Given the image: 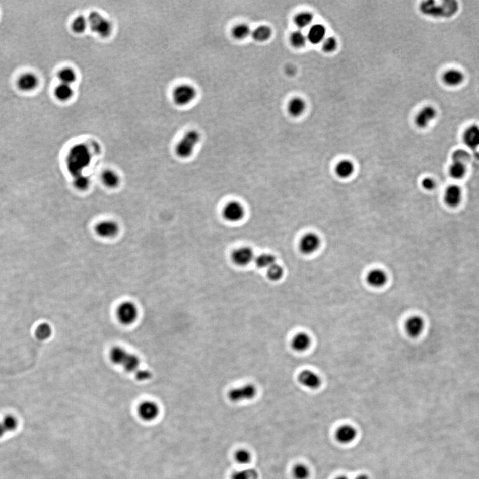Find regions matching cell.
I'll list each match as a JSON object with an SVG mask.
<instances>
[{
  "label": "cell",
  "instance_id": "8d00e7d4",
  "mask_svg": "<svg viewBox=\"0 0 479 479\" xmlns=\"http://www.w3.org/2000/svg\"><path fill=\"white\" fill-rule=\"evenodd\" d=\"M292 475L295 479H308L310 476V468L304 464H298L292 469Z\"/></svg>",
  "mask_w": 479,
  "mask_h": 479
},
{
  "label": "cell",
  "instance_id": "52a82bcc",
  "mask_svg": "<svg viewBox=\"0 0 479 479\" xmlns=\"http://www.w3.org/2000/svg\"><path fill=\"white\" fill-rule=\"evenodd\" d=\"M321 240L316 234L308 233L302 236L299 243L300 252L303 254H314L320 247Z\"/></svg>",
  "mask_w": 479,
  "mask_h": 479
},
{
  "label": "cell",
  "instance_id": "8fae6325",
  "mask_svg": "<svg viewBox=\"0 0 479 479\" xmlns=\"http://www.w3.org/2000/svg\"><path fill=\"white\" fill-rule=\"evenodd\" d=\"M425 323L422 317L414 316L406 321L405 329L406 333L410 337L417 338L420 336L424 331Z\"/></svg>",
  "mask_w": 479,
  "mask_h": 479
},
{
  "label": "cell",
  "instance_id": "cb8c5ba5",
  "mask_svg": "<svg viewBox=\"0 0 479 479\" xmlns=\"http://www.w3.org/2000/svg\"><path fill=\"white\" fill-rule=\"evenodd\" d=\"M355 167L349 160H343L339 162L335 167L336 175L341 178H348L353 175Z\"/></svg>",
  "mask_w": 479,
  "mask_h": 479
},
{
  "label": "cell",
  "instance_id": "ee69618b",
  "mask_svg": "<svg viewBox=\"0 0 479 479\" xmlns=\"http://www.w3.org/2000/svg\"><path fill=\"white\" fill-rule=\"evenodd\" d=\"M74 181L75 186H76V188H78V189L85 190L88 187L89 184L88 178L84 177V176L76 177V180H74Z\"/></svg>",
  "mask_w": 479,
  "mask_h": 479
},
{
  "label": "cell",
  "instance_id": "7dc6e473",
  "mask_svg": "<svg viewBox=\"0 0 479 479\" xmlns=\"http://www.w3.org/2000/svg\"><path fill=\"white\" fill-rule=\"evenodd\" d=\"M6 433V431L5 429H4L3 424H2V422H0V438H1V437L3 436V435L5 434Z\"/></svg>",
  "mask_w": 479,
  "mask_h": 479
},
{
  "label": "cell",
  "instance_id": "4dcf8cb0",
  "mask_svg": "<svg viewBox=\"0 0 479 479\" xmlns=\"http://www.w3.org/2000/svg\"><path fill=\"white\" fill-rule=\"evenodd\" d=\"M290 40L292 46L300 49L306 45L308 38L301 30H296L292 33Z\"/></svg>",
  "mask_w": 479,
  "mask_h": 479
},
{
  "label": "cell",
  "instance_id": "d6986e66",
  "mask_svg": "<svg viewBox=\"0 0 479 479\" xmlns=\"http://www.w3.org/2000/svg\"><path fill=\"white\" fill-rule=\"evenodd\" d=\"M326 34V28L322 24H316L310 27L307 38L312 44L316 45L323 42Z\"/></svg>",
  "mask_w": 479,
  "mask_h": 479
},
{
  "label": "cell",
  "instance_id": "74e56055",
  "mask_svg": "<svg viewBox=\"0 0 479 479\" xmlns=\"http://www.w3.org/2000/svg\"><path fill=\"white\" fill-rule=\"evenodd\" d=\"M284 275L283 267L279 264H273L267 269V276L269 280L272 281H278L283 278Z\"/></svg>",
  "mask_w": 479,
  "mask_h": 479
},
{
  "label": "cell",
  "instance_id": "e575fe53",
  "mask_svg": "<svg viewBox=\"0 0 479 479\" xmlns=\"http://www.w3.org/2000/svg\"><path fill=\"white\" fill-rule=\"evenodd\" d=\"M58 77L61 84L70 85V86H71V84L77 80L76 73L71 68H65L62 70L58 74Z\"/></svg>",
  "mask_w": 479,
  "mask_h": 479
},
{
  "label": "cell",
  "instance_id": "836d02e7",
  "mask_svg": "<svg viewBox=\"0 0 479 479\" xmlns=\"http://www.w3.org/2000/svg\"><path fill=\"white\" fill-rule=\"evenodd\" d=\"M102 180L103 183L109 188L117 187L119 183V176L115 172L110 170H107L103 173Z\"/></svg>",
  "mask_w": 479,
  "mask_h": 479
},
{
  "label": "cell",
  "instance_id": "7bdbcfd3",
  "mask_svg": "<svg viewBox=\"0 0 479 479\" xmlns=\"http://www.w3.org/2000/svg\"><path fill=\"white\" fill-rule=\"evenodd\" d=\"M2 424L6 432H10L15 430L18 427V421L15 417L12 416H7L2 420Z\"/></svg>",
  "mask_w": 479,
  "mask_h": 479
},
{
  "label": "cell",
  "instance_id": "681fc988",
  "mask_svg": "<svg viewBox=\"0 0 479 479\" xmlns=\"http://www.w3.org/2000/svg\"><path fill=\"white\" fill-rule=\"evenodd\" d=\"M335 479H349V478H348L347 476H338V477Z\"/></svg>",
  "mask_w": 479,
  "mask_h": 479
},
{
  "label": "cell",
  "instance_id": "6da1fadb",
  "mask_svg": "<svg viewBox=\"0 0 479 479\" xmlns=\"http://www.w3.org/2000/svg\"><path fill=\"white\" fill-rule=\"evenodd\" d=\"M91 152L86 145L78 144L73 147L68 154L67 167L75 177L83 176L82 172L90 163Z\"/></svg>",
  "mask_w": 479,
  "mask_h": 479
},
{
  "label": "cell",
  "instance_id": "ab89813d",
  "mask_svg": "<svg viewBox=\"0 0 479 479\" xmlns=\"http://www.w3.org/2000/svg\"><path fill=\"white\" fill-rule=\"evenodd\" d=\"M235 461L240 464H248L252 461V455L246 449H240L234 455Z\"/></svg>",
  "mask_w": 479,
  "mask_h": 479
},
{
  "label": "cell",
  "instance_id": "5b68a950",
  "mask_svg": "<svg viewBox=\"0 0 479 479\" xmlns=\"http://www.w3.org/2000/svg\"><path fill=\"white\" fill-rule=\"evenodd\" d=\"M256 387L252 384H246L232 388L228 393V397L233 403L250 401L256 397Z\"/></svg>",
  "mask_w": 479,
  "mask_h": 479
},
{
  "label": "cell",
  "instance_id": "f35d334b",
  "mask_svg": "<svg viewBox=\"0 0 479 479\" xmlns=\"http://www.w3.org/2000/svg\"><path fill=\"white\" fill-rule=\"evenodd\" d=\"M88 25V20L86 18L82 16H79L73 22L72 30L76 34H82L86 31Z\"/></svg>",
  "mask_w": 479,
  "mask_h": 479
},
{
  "label": "cell",
  "instance_id": "60d3db41",
  "mask_svg": "<svg viewBox=\"0 0 479 479\" xmlns=\"http://www.w3.org/2000/svg\"><path fill=\"white\" fill-rule=\"evenodd\" d=\"M258 474L254 469H246L234 472L232 479H258Z\"/></svg>",
  "mask_w": 479,
  "mask_h": 479
},
{
  "label": "cell",
  "instance_id": "44dd1931",
  "mask_svg": "<svg viewBox=\"0 0 479 479\" xmlns=\"http://www.w3.org/2000/svg\"><path fill=\"white\" fill-rule=\"evenodd\" d=\"M464 76L460 70L451 69L445 72L443 76L444 83L450 87H457L464 82Z\"/></svg>",
  "mask_w": 479,
  "mask_h": 479
},
{
  "label": "cell",
  "instance_id": "ffe728a7",
  "mask_svg": "<svg viewBox=\"0 0 479 479\" xmlns=\"http://www.w3.org/2000/svg\"><path fill=\"white\" fill-rule=\"evenodd\" d=\"M464 144L470 149H475L479 147V127L476 125L469 126L463 134Z\"/></svg>",
  "mask_w": 479,
  "mask_h": 479
},
{
  "label": "cell",
  "instance_id": "5bb4252c",
  "mask_svg": "<svg viewBox=\"0 0 479 479\" xmlns=\"http://www.w3.org/2000/svg\"><path fill=\"white\" fill-rule=\"evenodd\" d=\"M436 116L437 111L434 107L432 106L425 107L416 115V125L420 128H426L435 119Z\"/></svg>",
  "mask_w": 479,
  "mask_h": 479
},
{
  "label": "cell",
  "instance_id": "ac0fdd59",
  "mask_svg": "<svg viewBox=\"0 0 479 479\" xmlns=\"http://www.w3.org/2000/svg\"><path fill=\"white\" fill-rule=\"evenodd\" d=\"M367 283L373 288H380L387 284V273L381 269H373L368 272L366 277Z\"/></svg>",
  "mask_w": 479,
  "mask_h": 479
},
{
  "label": "cell",
  "instance_id": "f546056e",
  "mask_svg": "<svg viewBox=\"0 0 479 479\" xmlns=\"http://www.w3.org/2000/svg\"><path fill=\"white\" fill-rule=\"evenodd\" d=\"M314 20V16L309 12H302L298 14L294 18V23L298 28H306L310 26Z\"/></svg>",
  "mask_w": 479,
  "mask_h": 479
},
{
  "label": "cell",
  "instance_id": "4316f807",
  "mask_svg": "<svg viewBox=\"0 0 479 479\" xmlns=\"http://www.w3.org/2000/svg\"><path fill=\"white\" fill-rule=\"evenodd\" d=\"M466 168L463 161L454 160L449 168V173L451 177L455 179H461L465 175Z\"/></svg>",
  "mask_w": 479,
  "mask_h": 479
},
{
  "label": "cell",
  "instance_id": "bcb514c9",
  "mask_svg": "<svg viewBox=\"0 0 479 479\" xmlns=\"http://www.w3.org/2000/svg\"><path fill=\"white\" fill-rule=\"evenodd\" d=\"M422 184L423 188H424L425 190H428V191L434 190L435 187H436V182H435L433 178L429 177L425 178L424 179L422 180Z\"/></svg>",
  "mask_w": 479,
  "mask_h": 479
},
{
  "label": "cell",
  "instance_id": "7402d4cb",
  "mask_svg": "<svg viewBox=\"0 0 479 479\" xmlns=\"http://www.w3.org/2000/svg\"><path fill=\"white\" fill-rule=\"evenodd\" d=\"M37 85H38V79L34 74L31 73L22 75L18 81V88L24 91L34 90Z\"/></svg>",
  "mask_w": 479,
  "mask_h": 479
},
{
  "label": "cell",
  "instance_id": "277c9868",
  "mask_svg": "<svg viewBox=\"0 0 479 479\" xmlns=\"http://www.w3.org/2000/svg\"><path fill=\"white\" fill-rule=\"evenodd\" d=\"M88 24L93 32L103 37H107L112 32L111 23L103 18L98 12H93L89 14Z\"/></svg>",
  "mask_w": 479,
  "mask_h": 479
},
{
  "label": "cell",
  "instance_id": "83f0119b",
  "mask_svg": "<svg viewBox=\"0 0 479 479\" xmlns=\"http://www.w3.org/2000/svg\"><path fill=\"white\" fill-rule=\"evenodd\" d=\"M271 28L267 26H260L255 29L252 32L253 39L258 42H264L268 40L271 36Z\"/></svg>",
  "mask_w": 479,
  "mask_h": 479
},
{
  "label": "cell",
  "instance_id": "9c48e42d",
  "mask_svg": "<svg viewBox=\"0 0 479 479\" xmlns=\"http://www.w3.org/2000/svg\"><path fill=\"white\" fill-rule=\"evenodd\" d=\"M298 381L306 388L315 390L320 387L321 379L318 373L310 370H303L298 375Z\"/></svg>",
  "mask_w": 479,
  "mask_h": 479
},
{
  "label": "cell",
  "instance_id": "9a60e30c",
  "mask_svg": "<svg viewBox=\"0 0 479 479\" xmlns=\"http://www.w3.org/2000/svg\"><path fill=\"white\" fill-rule=\"evenodd\" d=\"M312 339L308 333L300 332L296 333L291 340L292 350L296 352H305L310 348Z\"/></svg>",
  "mask_w": 479,
  "mask_h": 479
},
{
  "label": "cell",
  "instance_id": "d6a6232c",
  "mask_svg": "<svg viewBox=\"0 0 479 479\" xmlns=\"http://www.w3.org/2000/svg\"><path fill=\"white\" fill-rule=\"evenodd\" d=\"M251 34L250 27L246 24H240L237 25L232 30V34L234 38L242 40L246 39Z\"/></svg>",
  "mask_w": 479,
  "mask_h": 479
},
{
  "label": "cell",
  "instance_id": "f1b7e54d",
  "mask_svg": "<svg viewBox=\"0 0 479 479\" xmlns=\"http://www.w3.org/2000/svg\"><path fill=\"white\" fill-rule=\"evenodd\" d=\"M55 95L59 100L65 101L72 98L74 91L70 85L61 84L55 88Z\"/></svg>",
  "mask_w": 479,
  "mask_h": 479
},
{
  "label": "cell",
  "instance_id": "603a6c76",
  "mask_svg": "<svg viewBox=\"0 0 479 479\" xmlns=\"http://www.w3.org/2000/svg\"><path fill=\"white\" fill-rule=\"evenodd\" d=\"M306 109V101L301 97H294L288 103V112L293 117H299L304 113Z\"/></svg>",
  "mask_w": 479,
  "mask_h": 479
},
{
  "label": "cell",
  "instance_id": "b9f144b4",
  "mask_svg": "<svg viewBox=\"0 0 479 479\" xmlns=\"http://www.w3.org/2000/svg\"><path fill=\"white\" fill-rule=\"evenodd\" d=\"M337 41L334 37L325 38L322 43L323 50L326 53H331L337 49Z\"/></svg>",
  "mask_w": 479,
  "mask_h": 479
},
{
  "label": "cell",
  "instance_id": "1f68e13d",
  "mask_svg": "<svg viewBox=\"0 0 479 479\" xmlns=\"http://www.w3.org/2000/svg\"><path fill=\"white\" fill-rule=\"evenodd\" d=\"M255 262L259 268L268 269L276 264V258L271 254H262L257 257Z\"/></svg>",
  "mask_w": 479,
  "mask_h": 479
},
{
  "label": "cell",
  "instance_id": "ba28073f",
  "mask_svg": "<svg viewBox=\"0 0 479 479\" xmlns=\"http://www.w3.org/2000/svg\"><path fill=\"white\" fill-rule=\"evenodd\" d=\"M138 416L144 422H151L159 417L160 409L158 405L152 401H143L138 408Z\"/></svg>",
  "mask_w": 479,
  "mask_h": 479
},
{
  "label": "cell",
  "instance_id": "30bf717a",
  "mask_svg": "<svg viewBox=\"0 0 479 479\" xmlns=\"http://www.w3.org/2000/svg\"><path fill=\"white\" fill-rule=\"evenodd\" d=\"M245 211L243 206L238 202H231L226 205L223 210L224 217L230 222H238L244 217Z\"/></svg>",
  "mask_w": 479,
  "mask_h": 479
},
{
  "label": "cell",
  "instance_id": "d4e9b609",
  "mask_svg": "<svg viewBox=\"0 0 479 479\" xmlns=\"http://www.w3.org/2000/svg\"><path fill=\"white\" fill-rule=\"evenodd\" d=\"M128 353L124 348L121 346H115L110 350L109 357L111 363L117 366H123Z\"/></svg>",
  "mask_w": 479,
  "mask_h": 479
},
{
  "label": "cell",
  "instance_id": "e0dca14e",
  "mask_svg": "<svg viewBox=\"0 0 479 479\" xmlns=\"http://www.w3.org/2000/svg\"><path fill=\"white\" fill-rule=\"evenodd\" d=\"M444 199L446 204L452 208L459 206L462 200L461 188L457 185L449 186L445 190Z\"/></svg>",
  "mask_w": 479,
  "mask_h": 479
},
{
  "label": "cell",
  "instance_id": "484cf974",
  "mask_svg": "<svg viewBox=\"0 0 479 479\" xmlns=\"http://www.w3.org/2000/svg\"><path fill=\"white\" fill-rule=\"evenodd\" d=\"M141 360L135 354L128 353L123 366L124 370L128 373H135L140 370Z\"/></svg>",
  "mask_w": 479,
  "mask_h": 479
},
{
  "label": "cell",
  "instance_id": "7c38bea8",
  "mask_svg": "<svg viewBox=\"0 0 479 479\" xmlns=\"http://www.w3.org/2000/svg\"><path fill=\"white\" fill-rule=\"evenodd\" d=\"M254 258V252L248 247H242L234 251L232 254V260L238 266H246L252 262Z\"/></svg>",
  "mask_w": 479,
  "mask_h": 479
},
{
  "label": "cell",
  "instance_id": "d590c367",
  "mask_svg": "<svg viewBox=\"0 0 479 479\" xmlns=\"http://www.w3.org/2000/svg\"><path fill=\"white\" fill-rule=\"evenodd\" d=\"M52 333L53 330L51 325L47 323H43L37 327L36 336L37 339L44 341L50 338Z\"/></svg>",
  "mask_w": 479,
  "mask_h": 479
},
{
  "label": "cell",
  "instance_id": "3957f363",
  "mask_svg": "<svg viewBox=\"0 0 479 479\" xmlns=\"http://www.w3.org/2000/svg\"><path fill=\"white\" fill-rule=\"evenodd\" d=\"M200 140V134L195 130H190L186 132L176 147V152L178 156L181 158L190 157Z\"/></svg>",
  "mask_w": 479,
  "mask_h": 479
},
{
  "label": "cell",
  "instance_id": "c3c4849f",
  "mask_svg": "<svg viewBox=\"0 0 479 479\" xmlns=\"http://www.w3.org/2000/svg\"><path fill=\"white\" fill-rule=\"evenodd\" d=\"M355 479H370V477H369L368 475H366V474H360V475L357 476V477Z\"/></svg>",
  "mask_w": 479,
  "mask_h": 479
},
{
  "label": "cell",
  "instance_id": "8992f818",
  "mask_svg": "<svg viewBox=\"0 0 479 479\" xmlns=\"http://www.w3.org/2000/svg\"><path fill=\"white\" fill-rule=\"evenodd\" d=\"M196 96V91L193 86L190 85H181L175 88L173 91L174 102L179 106L190 104Z\"/></svg>",
  "mask_w": 479,
  "mask_h": 479
},
{
  "label": "cell",
  "instance_id": "2e32d148",
  "mask_svg": "<svg viewBox=\"0 0 479 479\" xmlns=\"http://www.w3.org/2000/svg\"><path fill=\"white\" fill-rule=\"evenodd\" d=\"M119 228L115 222L105 221L101 222L95 227V231L99 236L103 238H112L117 235Z\"/></svg>",
  "mask_w": 479,
  "mask_h": 479
},
{
  "label": "cell",
  "instance_id": "f6af8a7d",
  "mask_svg": "<svg viewBox=\"0 0 479 479\" xmlns=\"http://www.w3.org/2000/svg\"><path fill=\"white\" fill-rule=\"evenodd\" d=\"M135 378L140 381L149 380L152 377V373L148 370H139L135 373Z\"/></svg>",
  "mask_w": 479,
  "mask_h": 479
},
{
  "label": "cell",
  "instance_id": "7a4b0ae2",
  "mask_svg": "<svg viewBox=\"0 0 479 479\" xmlns=\"http://www.w3.org/2000/svg\"><path fill=\"white\" fill-rule=\"evenodd\" d=\"M116 317L122 325L129 326L134 324L139 318L138 306L132 302H121L116 310Z\"/></svg>",
  "mask_w": 479,
  "mask_h": 479
},
{
  "label": "cell",
  "instance_id": "4fadbf2b",
  "mask_svg": "<svg viewBox=\"0 0 479 479\" xmlns=\"http://www.w3.org/2000/svg\"><path fill=\"white\" fill-rule=\"evenodd\" d=\"M357 435L358 432L355 427L350 425H344L337 429L335 439L339 443L347 445L355 440Z\"/></svg>",
  "mask_w": 479,
  "mask_h": 479
}]
</instances>
